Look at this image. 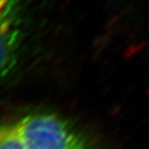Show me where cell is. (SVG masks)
Masks as SVG:
<instances>
[{
	"label": "cell",
	"mask_w": 149,
	"mask_h": 149,
	"mask_svg": "<svg viewBox=\"0 0 149 149\" xmlns=\"http://www.w3.org/2000/svg\"><path fill=\"white\" fill-rule=\"evenodd\" d=\"M24 0H0V80L15 71L24 41Z\"/></svg>",
	"instance_id": "cell-2"
},
{
	"label": "cell",
	"mask_w": 149,
	"mask_h": 149,
	"mask_svg": "<svg viewBox=\"0 0 149 149\" xmlns=\"http://www.w3.org/2000/svg\"><path fill=\"white\" fill-rule=\"evenodd\" d=\"M12 123L25 149H97L70 121L54 113H29Z\"/></svg>",
	"instance_id": "cell-1"
},
{
	"label": "cell",
	"mask_w": 149,
	"mask_h": 149,
	"mask_svg": "<svg viewBox=\"0 0 149 149\" xmlns=\"http://www.w3.org/2000/svg\"><path fill=\"white\" fill-rule=\"evenodd\" d=\"M0 149H25L12 122H0Z\"/></svg>",
	"instance_id": "cell-3"
}]
</instances>
